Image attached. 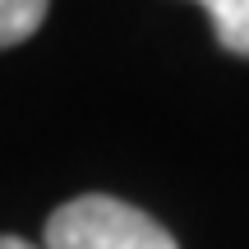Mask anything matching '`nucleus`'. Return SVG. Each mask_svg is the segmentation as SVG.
<instances>
[{
    "mask_svg": "<svg viewBox=\"0 0 249 249\" xmlns=\"http://www.w3.org/2000/svg\"><path fill=\"white\" fill-rule=\"evenodd\" d=\"M51 0H0V51L5 46H18L42 28Z\"/></svg>",
    "mask_w": 249,
    "mask_h": 249,
    "instance_id": "nucleus-3",
    "label": "nucleus"
},
{
    "mask_svg": "<svg viewBox=\"0 0 249 249\" xmlns=\"http://www.w3.org/2000/svg\"><path fill=\"white\" fill-rule=\"evenodd\" d=\"M0 249H37V245H28V240H18V235H0Z\"/></svg>",
    "mask_w": 249,
    "mask_h": 249,
    "instance_id": "nucleus-4",
    "label": "nucleus"
},
{
    "mask_svg": "<svg viewBox=\"0 0 249 249\" xmlns=\"http://www.w3.org/2000/svg\"><path fill=\"white\" fill-rule=\"evenodd\" d=\"M46 249H180V245L143 208L111 194H83L46 217Z\"/></svg>",
    "mask_w": 249,
    "mask_h": 249,
    "instance_id": "nucleus-1",
    "label": "nucleus"
},
{
    "mask_svg": "<svg viewBox=\"0 0 249 249\" xmlns=\"http://www.w3.org/2000/svg\"><path fill=\"white\" fill-rule=\"evenodd\" d=\"M194 5L208 9L222 51L245 55V60H249V0H194Z\"/></svg>",
    "mask_w": 249,
    "mask_h": 249,
    "instance_id": "nucleus-2",
    "label": "nucleus"
}]
</instances>
